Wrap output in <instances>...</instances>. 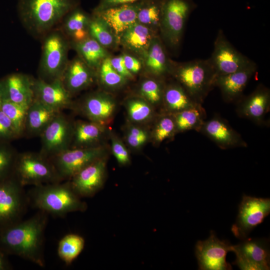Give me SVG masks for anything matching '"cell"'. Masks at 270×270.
<instances>
[{"label": "cell", "instance_id": "7c38bea8", "mask_svg": "<svg viewBox=\"0 0 270 270\" xmlns=\"http://www.w3.org/2000/svg\"><path fill=\"white\" fill-rule=\"evenodd\" d=\"M209 59L216 76L238 71L252 62L234 48L221 29L218 31L214 42V50Z\"/></svg>", "mask_w": 270, "mask_h": 270}, {"label": "cell", "instance_id": "ac0fdd59", "mask_svg": "<svg viewBox=\"0 0 270 270\" xmlns=\"http://www.w3.org/2000/svg\"><path fill=\"white\" fill-rule=\"evenodd\" d=\"M33 78L22 73H12L0 80L3 100L28 107L34 100Z\"/></svg>", "mask_w": 270, "mask_h": 270}, {"label": "cell", "instance_id": "f546056e", "mask_svg": "<svg viewBox=\"0 0 270 270\" xmlns=\"http://www.w3.org/2000/svg\"><path fill=\"white\" fill-rule=\"evenodd\" d=\"M103 130L102 126L95 122H76L73 124L71 142L73 147L71 148L94 147L92 145L99 140Z\"/></svg>", "mask_w": 270, "mask_h": 270}, {"label": "cell", "instance_id": "ee69618b", "mask_svg": "<svg viewBox=\"0 0 270 270\" xmlns=\"http://www.w3.org/2000/svg\"><path fill=\"white\" fill-rule=\"evenodd\" d=\"M110 61L112 68L120 74L126 79L133 78V74L128 70L125 66L122 54L113 58L110 57Z\"/></svg>", "mask_w": 270, "mask_h": 270}, {"label": "cell", "instance_id": "30bf717a", "mask_svg": "<svg viewBox=\"0 0 270 270\" xmlns=\"http://www.w3.org/2000/svg\"><path fill=\"white\" fill-rule=\"evenodd\" d=\"M104 152L99 146L70 148L50 159L62 180H68L82 168L104 158Z\"/></svg>", "mask_w": 270, "mask_h": 270}, {"label": "cell", "instance_id": "484cf974", "mask_svg": "<svg viewBox=\"0 0 270 270\" xmlns=\"http://www.w3.org/2000/svg\"><path fill=\"white\" fill-rule=\"evenodd\" d=\"M58 112L34 100L27 110L24 134L29 136H40Z\"/></svg>", "mask_w": 270, "mask_h": 270}, {"label": "cell", "instance_id": "9a60e30c", "mask_svg": "<svg viewBox=\"0 0 270 270\" xmlns=\"http://www.w3.org/2000/svg\"><path fill=\"white\" fill-rule=\"evenodd\" d=\"M32 88L34 100L56 112L72 107V96L61 79L48 82L40 78H34Z\"/></svg>", "mask_w": 270, "mask_h": 270}, {"label": "cell", "instance_id": "2e32d148", "mask_svg": "<svg viewBox=\"0 0 270 270\" xmlns=\"http://www.w3.org/2000/svg\"><path fill=\"white\" fill-rule=\"evenodd\" d=\"M106 171V162L102 158L82 168L68 180L80 197H92L102 188Z\"/></svg>", "mask_w": 270, "mask_h": 270}, {"label": "cell", "instance_id": "4dcf8cb0", "mask_svg": "<svg viewBox=\"0 0 270 270\" xmlns=\"http://www.w3.org/2000/svg\"><path fill=\"white\" fill-rule=\"evenodd\" d=\"M172 115L176 132L190 130L200 132L206 118V112L202 104H198Z\"/></svg>", "mask_w": 270, "mask_h": 270}, {"label": "cell", "instance_id": "4fadbf2b", "mask_svg": "<svg viewBox=\"0 0 270 270\" xmlns=\"http://www.w3.org/2000/svg\"><path fill=\"white\" fill-rule=\"evenodd\" d=\"M236 254L234 262L242 270H270V255L267 240L248 238L232 245Z\"/></svg>", "mask_w": 270, "mask_h": 270}, {"label": "cell", "instance_id": "d590c367", "mask_svg": "<svg viewBox=\"0 0 270 270\" xmlns=\"http://www.w3.org/2000/svg\"><path fill=\"white\" fill-rule=\"evenodd\" d=\"M28 108L6 100H3L0 106V110L12 121L20 138L24 134Z\"/></svg>", "mask_w": 270, "mask_h": 270}, {"label": "cell", "instance_id": "7dc6e473", "mask_svg": "<svg viewBox=\"0 0 270 270\" xmlns=\"http://www.w3.org/2000/svg\"><path fill=\"white\" fill-rule=\"evenodd\" d=\"M10 264L4 254L0 251V270H7L10 268Z\"/></svg>", "mask_w": 270, "mask_h": 270}, {"label": "cell", "instance_id": "8992f818", "mask_svg": "<svg viewBox=\"0 0 270 270\" xmlns=\"http://www.w3.org/2000/svg\"><path fill=\"white\" fill-rule=\"evenodd\" d=\"M196 8L192 0H162L158 30L164 44L174 50L179 48L186 22Z\"/></svg>", "mask_w": 270, "mask_h": 270}, {"label": "cell", "instance_id": "7a4b0ae2", "mask_svg": "<svg viewBox=\"0 0 270 270\" xmlns=\"http://www.w3.org/2000/svg\"><path fill=\"white\" fill-rule=\"evenodd\" d=\"M79 3L80 0H18V15L30 34L42 38Z\"/></svg>", "mask_w": 270, "mask_h": 270}, {"label": "cell", "instance_id": "9c48e42d", "mask_svg": "<svg viewBox=\"0 0 270 270\" xmlns=\"http://www.w3.org/2000/svg\"><path fill=\"white\" fill-rule=\"evenodd\" d=\"M270 212V200L244 196L239 206L236 222L232 227L234 236L244 240L260 224Z\"/></svg>", "mask_w": 270, "mask_h": 270}, {"label": "cell", "instance_id": "c3c4849f", "mask_svg": "<svg viewBox=\"0 0 270 270\" xmlns=\"http://www.w3.org/2000/svg\"><path fill=\"white\" fill-rule=\"evenodd\" d=\"M2 100H3V98H2V94L0 89V106H1Z\"/></svg>", "mask_w": 270, "mask_h": 270}, {"label": "cell", "instance_id": "e575fe53", "mask_svg": "<svg viewBox=\"0 0 270 270\" xmlns=\"http://www.w3.org/2000/svg\"><path fill=\"white\" fill-rule=\"evenodd\" d=\"M100 82L105 87L117 88L123 86L126 78L120 74L112 68L110 56L106 58L96 70Z\"/></svg>", "mask_w": 270, "mask_h": 270}, {"label": "cell", "instance_id": "1f68e13d", "mask_svg": "<svg viewBox=\"0 0 270 270\" xmlns=\"http://www.w3.org/2000/svg\"><path fill=\"white\" fill-rule=\"evenodd\" d=\"M89 36L106 49L114 48L118 40L108 24L99 16L92 14L88 24Z\"/></svg>", "mask_w": 270, "mask_h": 270}, {"label": "cell", "instance_id": "ab89813d", "mask_svg": "<svg viewBox=\"0 0 270 270\" xmlns=\"http://www.w3.org/2000/svg\"><path fill=\"white\" fill-rule=\"evenodd\" d=\"M128 110L130 118L138 122L148 119L152 114L150 106L140 99H134L128 102Z\"/></svg>", "mask_w": 270, "mask_h": 270}, {"label": "cell", "instance_id": "ffe728a7", "mask_svg": "<svg viewBox=\"0 0 270 270\" xmlns=\"http://www.w3.org/2000/svg\"><path fill=\"white\" fill-rule=\"evenodd\" d=\"M256 69V64L252 61L248 66L238 71L216 76L214 86L220 89L225 102H235L241 97Z\"/></svg>", "mask_w": 270, "mask_h": 270}, {"label": "cell", "instance_id": "44dd1931", "mask_svg": "<svg viewBox=\"0 0 270 270\" xmlns=\"http://www.w3.org/2000/svg\"><path fill=\"white\" fill-rule=\"evenodd\" d=\"M143 1L110 8L92 14L100 17L108 24L119 42L120 35L136 22L137 14Z\"/></svg>", "mask_w": 270, "mask_h": 270}, {"label": "cell", "instance_id": "74e56055", "mask_svg": "<svg viewBox=\"0 0 270 270\" xmlns=\"http://www.w3.org/2000/svg\"><path fill=\"white\" fill-rule=\"evenodd\" d=\"M164 86L160 80L149 78L142 83L140 93L149 102L158 104L162 102Z\"/></svg>", "mask_w": 270, "mask_h": 270}, {"label": "cell", "instance_id": "52a82bcc", "mask_svg": "<svg viewBox=\"0 0 270 270\" xmlns=\"http://www.w3.org/2000/svg\"><path fill=\"white\" fill-rule=\"evenodd\" d=\"M14 174L23 186L64 181L50 160L40 152L18 153Z\"/></svg>", "mask_w": 270, "mask_h": 270}, {"label": "cell", "instance_id": "d4e9b609", "mask_svg": "<svg viewBox=\"0 0 270 270\" xmlns=\"http://www.w3.org/2000/svg\"><path fill=\"white\" fill-rule=\"evenodd\" d=\"M147 70L158 78L170 74L172 60L166 52L165 46L160 36L156 35L142 58Z\"/></svg>", "mask_w": 270, "mask_h": 270}, {"label": "cell", "instance_id": "f6af8a7d", "mask_svg": "<svg viewBox=\"0 0 270 270\" xmlns=\"http://www.w3.org/2000/svg\"><path fill=\"white\" fill-rule=\"evenodd\" d=\"M145 0H100L94 9L93 13L98 12L110 8L134 3Z\"/></svg>", "mask_w": 270, "mask_h": 270}, {"label": "cell", "instance_id": "cb8c5ba5", "mask_svg": "<svg viewBox=\"0 0 270 270\" xmlns=\"http://www.w3.org/2000/svg\"><path fill=\"white\" fill-rule=\"evenodd\" d=\"M156 35L152 29L136 22L120 35L119 44L142 59Z\"/></svg>", "mask_w": 270, "mask_h": 270}, {"label": "cell", "instance_id": "4316f807", "mask_svg": "<svg viewBox=\"0 0 270 270\" xmlns=\"http://www.w3.org/2000/svg\"><path fill=\"white\" fill-rule=\"evenodd\" d=\"M90 18V16L78 6L64 17L60 30L70 42L82 41L89 36Z\"/></svg>", "mask_w": 270, "mask_h": 270}, {"label": "cell", "instance_id": "836d02e7", "mask_svg": "<svg viewBox=\"0 0 270 270\" xmlns=\"http://www.w3.org/2000/svg\"><path fill=\"white\" fill-rule=\"evenodd\" d=\"M162 0H145L140 8L136 22L156 32L159 30Z\"/></svg>", "mask_w": 270, "mask_h": 270}, {"label": "cell", "instance_id": "83f0119b", "mask_svg": "<svg viewBox=\"0 0 270 270\" xmlns=\"http://www.w3.org/2000/svg\"><path fill=\"white\" fill-rule=\"evenodd\" d=\"M162 102L170 114L202 104L194 101L177 82L165 86Z\"/></svg>", "mask_w": 270, "mask_h": 270}, {"label": "cell", "instance_id": "603a6c76", "mask_svg": "<svg viewBox=\"0 0 270 270\" xmlns=\"http://www.w3.org/2000/svg\"><path fill=\"white\" fill-rule=\"evenodd\" d=\"M115 102L108 95L104 92H94L86 96L82 102V112L90 121L102 125L112 114Z\"/></svg>", "mask_w": 270, "mask_h": 270}, {"label": "cell", "instance_id": "8d00e7d4", "mask_svg": "<svg viewBox=\"0 0 270 270\" xmlns=\"http://www.w3.org/2000/svg\"><path fill=\"white\" fill-rule=\"evenodd\" d=\"M18 154L10 142H0V182L14 175Z\"/></svg>", "mask_w": 270, "mask_h": 270}, {"label": "cell", "instance_id": "3957f363", "mask_svg": "<svg viewBox=\"0 0 270 270\" xmlns=\"http://www.w3.org/2000/svg\"><path fill=\"white\" fill-rule=\"evenodd\" d=\"M27 196L39 210L58 217H63L72 212H83L88 208L69 180L34 186Z\"/></svg>", "mask_w": 270, "mask_h": 270}, {"label": "cell", "instance_id": "ba28073f", "mask_svg": "<svg viewBox=\"0 0 270 270\" xmlns=\"http://www.w3.org/2000/svg\"><path fill=\"white\" fill-rule=\"evenodd\" d=\"M15 176L0 182V230L20 220L28 202Z\"/></svg>", "mask_w": 270, "mask_h": 270}, {"label": "cell", "instance_id": "5bb4252c", "mask_svg": "<svg viewBox=\"0 0 270 270\" xmlns=\"http://www.w3.org/2000/svg\"><path fill=\"white\" fill-rule=\"evenodd\" d=\"M232 245L228 241L219 240L214 232L205 240H199L196 245V255L201 270H229L230 264L226 261V254L232 252Z\"/></svg>", "mask_w": 270, "mask_h": 270}, {"label": "cell", "instance_id": "60d3db41", "mask_svg": "<svg viewBox=\"0 0 270 270\" xmlns=\"http://www.w3.org/2000/svg\"><path fill=\"white\" fill-rule=\"evenodd\" d=\"M19 138L12 121L0 108V142H10Z\"/></svg>", "mask_w": 270, "mask_h": 270}, {"label": "cell", "instance_id": "f1b7e54d", "mask_svg": "<svg viewBox=\"0 0 270 270\" xmlns=\"http://www.w3.org/2000/svg\"><path fill=\"white\" fill-rule=\"evenodd\" d=\"M70 45L76 52L78 56L95 72L108 56L106 49L90 36L82 41L70 42Z\"/></svg>", "mask_w": 270, "mask_h": 270}, {"label": "cell", "instance_id": "b9f144b4", "mask_svg": "<svg viewBox=\"0 0 270 270\" xmlns=\"http://www.w3.org/2000/svg\"><path fill=\"white\" fill-rule=\"evenodd\" d=\"M147 138L148 135L144 130L134 127L129 130L127 136V141L132 147L137 148L143 144Z\"/></svg>", "mask_w": 270, "mask_h": 270}, {"label": "cell", "instance_id": "d6a6232c", "mask_svg": "<svg viewBox=\"0 0 270 270\" xmlns=\"http://www.w3.org/2000/svg\"><path fill=\"white\" fill-rule=\"evenodd\" d=\"M84 239L81 236L70 234L64 236L59 242L58 254L66 265L70 264L83 250Z\"/></svg>", "mask_w": 270, "mask_h": 270}, {"label": "cell", "instance_id": "6da1fadb", "mask_svg": "<svg viewBox=\"0 0 270 270\" xmlns=\"http://www.w3.org/2000/svg\"><path fill=\"white\" fill-rule=\"evenodd\" d=\"M48 214L39 212L30 218L18 221L0 230V247L38 266H45L44 232Z\"/></svg>", "mask_w": 270, "mask_h": 270}, {"label": "cell", "instance_id": "5b68a950", "mask_svg": "<svg viewBox=\"0 0 270 270\" xmlns=\"http://www.w3.org/2000/svg\"><path fill=\"white\" fill-rule=\"evenodd\" d=\"M42 40L38 78L48 82L61 79L69 62L70 42L60 30L56 28Z\"/></svg>", "mask_w": 270, "mask_h": 270}, {"label": "cell", "instance_id": "f35d334b", "mask_svg": "<svg viewBox=\"0 0 270 270\" xmlns=\"http://www.w3.org/2000/svg\"><path fill=\"white\" fill-rule=\"evenodd\" d=\"M176 132L172 114L162 117L158 122L154 132V140L160 143L172 136Z\"/></svg>", "mask_w": 270, "mask_h": 270}, {"label": "cell", "instance_id": "d6986e66", "mask_svg": "<svg viewBox=\"0 0 270 270\" xmlns=\"http://www.w3.org/2000/svg\"><path fill=\"white\" fill-rule=\"evenodd\" d=\"M270 108V90L259 84L248 96L239 100L236 112L238 115L256 124H265V117Z\"/></svg>", "mask_w": 270, "mask_h": 270}, {"label": "cell", "instance_id": "bcb514c9", "mask_svg": "<svg viewBox=\"0 0 270 270\" xmlns=\"http://www.w3.org/2000/svg\"><path fill=\"white\" fill-rule=\"evenodd\" d=\"M126 68L132 74L138 73L142 68V62L138 58L128 54H122Z\"/></svg>", "mask_w": 270, "mask_h": 270}, {"label": "cell", "instance_id": "7bdbcfd3", "mask_svg": "<svg viewBox=\"0 0 270 270\" xmlns=\"http://www.w3.org/2000/svg\"><path fill=\"white\" fill-rule=\"evenodd\" d=\"M112 152L119 164L126 165L130 162L128 152L125 146L119 140L115 139L112 140Z\"/></svg>", "mask_w": 270, "mask_h": 270}, {"label": "cell", "instance_id": "277c9868", "mask_svg": "<svg viewBox=\"0 0 270 270\" xmlns=\"http://www.w3.org/2000/svg\"><path fill=\"white\" fill-rule=\"evenodd\" d=\"M170 74L197 103L202 104L214 87L216 74L209 58L184 62L172 60Z\"/></svg>", "mask_w": 270, "mask_h": 270}, {"label": "cell", "instance_id": "7402d4cb", "mask_svg": "<svg viewBox=\"0 0 270 270\" xmlns=\"http://www.w3.org/2000/svg\"><path fill=\"white\" fill-rule=\"evenodd\" d=\"M94 76L95 71L78 56L68 62L61 80L66 90L72 96L91 85Z\"/></svg>", "mask_w": 270, "mask_h": 270}, {"label": "cell", "instance_id": "e0dca14e", "mask_svg": "<svg viewBox=\"0 0 270 270\" xmlns=\"http://www.w3.org/2000/svg\"><path fill=\"white\" fill-rule=\"evenodd\" d=\"M200 132L223 150L248 146L240 134L226 120L218 116L205 120Z\"/></svg>", "mask_w": 270, "mask_h": 270}, {"label": "cell", "instance_id": "8fae6325", "mask_svg": "<svg viewBox=\"0 0 270 270\" xmlns=\"http://www.w3.org/2000/svg\"><path fill=\"white\" fill-rule=\"evenodd\" d=\"M72 130L73 124L62 112H58L40 136L41 140L40 152L50 158L70 148Z\"/></svg>", "mask_w": 270, "mask_h": 270}]
</instances>
